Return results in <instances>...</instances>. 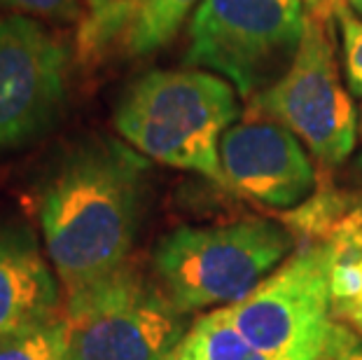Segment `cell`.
I'll use <instances>...</instances> for the list:
<instances>
[{"instance_id":"obj_8","label":"cell","mask_w":362,"mask_h":360,"mask_svg":"<svg viewBox=\"0 0 362 360\" xmlns=\"http://www.w3.org/2000/svg\"><path fill=\"white\" fill-rule=\"evenodd\" d=\"M68 47L40 21L0 17V152L54 124L68 91Z\"/></svg>"},{"instance_id":"obj_12","label":"cell","mask_w":362,"mask_h":360,"mask_svg":"<svg viewBox=\"0 0 362 360\" xmlns=\"http://www.w3.org/2000/svg\"><path fill=\"white\" fill-rule=\"evenodd\" d=\"M332 304L341 323L362 332V225L344 222L334 232Z\"/></svg>"},{"instance_id":"obj_22","label":"cell","mask_w":362,"mask_h":360,"mask_svg":"<svg viewBox=\"0 0 362 360\" xmlns=\"http://www.w3.org/2000/svg\"><path fill=\"white\" fill-rule=\"evenodd\" d=\"M175 360H197V358H189V356H182V354H178V358Z\"/></svg>"},{"instance_id":"obj_2","label":"cell","mask_w":362,"mask_h":360,"mask_svg":"<svg viewBox=\"0 0 362 360\" xmlns=\"http://www.w3.org/2000/svg\"><path fill=\"white\" fill-rule=\"evenodd\" d=\"M238 117L241 103L232 84L187 68L145 73L119 98L112 124L143 157L225 185L220 141Z\"/></svg>"},{"instance_id":"obj_4","label":"cell","mask_w":362,"mask_h":360,"mask_svg":"<svg viewBox=\"0 0 362 360\" xmlns=\"http://www.w3.org/2000/svg\"><path fill=\"white\" fill-rule=\"evenodd\" d=\"M334 243L295 250L245 300L227 306L234 325L274 360H341L356 335L332 304Z\"/></svg>"},{"instance_id":"obj_7","label":"cell","mask_w":362,"mask_h":360,"mask_svg":"<svg viewBox=\"0 0 362 360\" xmlns=\"http://www.w3.org/2000/svg\"><path fill=\"white\" fill-rule=\"evenodd\" d=\"M252 103L257 112L288 127L322 164H344L356 148L358 115L339 78L322 17H309L292 66Z\"/></svg>"},{"instance_id":"obj_9","label":"cell","mask_w":362,"mask_h":360,"mask_svg":"<svg viewBox=\"0 0 362 360\" xmlns=\"http://www.w3.org/2000/svg\"><path fill=\"white\" fill-rule=\"evenodd\" d=\"M220 166L227 187L269 209H297L315 192V168L304 143L267 115L227 129Z\"/></svg>"},{"instance_id":"obj_13","label":"cell","mask_w":362,"mask_h":360,"mask_svg":"<svg viewBox=\"0 0 362 360\" xmlns=\"http://www.w3.org/2000/svg\"><path fill=\"white\" fill-rule=\"evenodd\" d=\"M178 354L197 360H274L245 339L227 309L208 311L192 323Z\"/></svg>"},{"instance_id":"obj_11","label":"cell","mask_w":362,"mask_h":360,"mask_svg":"<svg viewBox=\"0 0 362 360\" xmlns=\"http://www.w3.org/2000/svg\"><path fill=\"white\" fill-rule=\"evenodd\" d=\"M204 0H122L89 10L82 19L87 52H101L119 40L127 54L145 57L173 40Z\"/></svg>"},{"instance_id":"obj_16","label":"cell","mask_w":362,"mask_h":360,"mask_svg":"<svg viewBox=\"0 0 362 360\" xmlns=\"http://www.w3.org/2000/svg\"><path fill=\"white\" fill-rule=\"evenodd\" d=\"M0 7L30 19H49L59 24L84 19L80 0H0Z\"/></svg>"},{"instance_id":"obj_14","label":"cell","mask_w":362,"mask_h":360,"mask_svg":"<svg viewBox=\"0 0 362 360\" xmlns=\"http://www.w3.org/2000/svg\"><path fill=\"white\" fill-rule=\"evenodd\" d=\"M0 360H71L64 313L0 339Z\"/></svg>"},{"instance_id":"obj_17","label":"cell","mask_w":362,"mask_h":360,"mask_svg":"<svg viewBox=\"0 0 362 360\" xmlns=\"http://www.w3.org/2000/svg\"><path fill=\"white\" fill-rule=\"evenodd\" d=\"M341 360H362V344H356Z\"/></svg>"},{"instance_id":"obj_5","label":"cell","mask_w":362,"mask_h":360,"mask_svg":"<svg viewBox=\"0 0 362 360\" xmlns=\"http://www.w3.org/2000/svg\"><path fill=\"white\" fill-rule=\"evenodd\" d=\"M189 313L134 265L68 293L64 311L71 360H175Z\"/></svg>"},{"instance_id":"obj_15","label":"cell","mask_w":362,"mask_h":360,"mask_svg":"<svg viewBox=\"0 0 362 360\" xmlns=\"http://www.w3.org/2000/svg\"><path fill=\"white\" fill-rule=\"evenodd\" d=\"M334 17L341 28L344 40V68L353 96L362 98V19H358L346 5L334 7Z\"/></svg>"},{"instance_id":"obj_21","label":"cell","mask_w":362,"mask_h":360,"mask_svg":"<svg viewBox=\"0 0 362 360\" xmlns=\"http://www.w3.org/2000/svg\"><path fill=\"white\" fill-rule=\"evenodd\" d=\"M320 3H322V0H306V5L313 7V10H320Z\"/></svg>"},{"instance_id":"obj_1","label":"cell","mask_w":362,"mask_h":360,"mask_svg":"<svg viewBox=\"0 0 362 360\" xmlns=\"http://www.w3.org/2000/svg\"><path fill=\"white\" fill-rule=\"evenodd\" d=\"M150 159L110 136L68 148L37 192L45 252L66 293L129 262L148 197Z\"/></svg>"},{"instance_id":"obj_6","label":"cell","mask_w":362,"mask_h":360,"mask_svg":"<svg viewBox=\"0 0 362 360\" xmlns=\"http://www.w3.org/2000/svg\"><path fill=\"white\" fill-rule=\"evenodd\" d=\"M306 0H204L182 64L225 78L245 98L279 82L304 40Z\"/></svg>"},{"instance_id":"obj_20","label":"cell","mask_w":362,"mask_h":360,"mask_svg":"<svg viewBox=\"0 0 362 360\" xmlns=\"http://www.w3.org/2000/svg\"><path fill=\"white\" fill-rule=\"evenodd\" d=\"M358 171L362 173V155H360V159H358ZM353 218H356V222H360V225H362V211H360V213H356V216H353Z\"/></svg>"},{"instance_id":"obj_23","label":"cell","mask_w":362,"mask_h":360,"mask_svg":"<svg viewBox=\"0 0 362 360\" xmlns=\"http://www.w3.org/2000/svg\"><path fill=\"white\" fill-rule=\"evenodd\" d=\"M360 132H362V117H360Z\"/></svg>"},{"instance_id":"obj_10","label":"cell","mask_w":362,"mask_h":360,"mask_svg":"<svg viewBox=\"0 0 362 360\" xmlns=\"http://www.w3.org/2000/svg\"><path fill=\"white\" fill-rule=\"evenodd\" d=\"M28 227H0V339L59 316V283Z\"/></svg>"},{"instance_id":"obj_18","label":"cell","mask_w":362,"mask_h":360,"mask_svg":"<svg viewBox=\"0 0 362 360\" xmlns=\"http://www.w3.org/2000/svg\"><path fill=\"white\" fill-rule=\"evenodd\" d=\"M87 3H89V10H96V7L115 5V3H122V0H87Z\"/></svg>"},{"instance_id":"obj_19","label":"cell","mask_w":362,"mask_h":360,"mask_svg":"<svg viewBox=\"0 0 362 360\" xmlns=\"http://www.w3.org/2000/svg\"><path fill=\"white\" fill-rule=\"evenodd\" d=\"M349 5L353 7V10H356L360 17H362V0H349Z\"/></svg>"},{"instance_id":"obj_3","label":"cell","mask_w":362,"mask_h":360,"mask_svg":"<svg viewBox=\"0 0 362 360\" xmlns=\"http://www.w3.org/2000/svg\"><path fill=\"white\" fill-rule=\"evenodd\" d=\"M292 246L288 229L264 218L185 225L155 246L152 269L185 313L215 311L255 293L292 255Z\"/></svg>"}]
</instances>
